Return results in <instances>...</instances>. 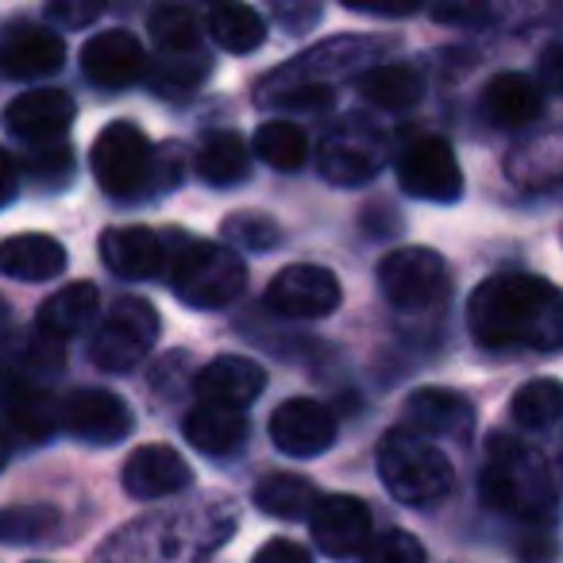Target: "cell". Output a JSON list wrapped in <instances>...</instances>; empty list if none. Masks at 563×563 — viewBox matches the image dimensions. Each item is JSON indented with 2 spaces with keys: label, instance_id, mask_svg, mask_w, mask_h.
<instances>
[{
  "label": "cell",
  "instance_id": "cell-20",
  "mask_svg": "<svg viewBox=\"0 0 563 563\" xmlns=\"http://www.w3.org/2000/svg\"><path fill=\"white\" fill-rule=\"evenodd\" d=\"M124 490L132 498H166L189 486V463L166 444H143L124 463Z\"/></svg>",
  "mask_w": 563,
  "mask_h": 563
},
{
  "label": "cell",
  "instance_id": "cell-9",
  "mask_svg": "<svg viewBox=\"0 0 563 563\" xmlns=\"http://www.w3.org/2000/svg\"><path fill=\"white\" fill-rule=\"evenodd\" d=\"M266 306L278 317L294 321H317V317L336 313L340 306V282L332 271L313 263H294L266 286Z\"/></svg>",
  "mask_w": 563,
  "mask_h": 563
},
{
  "label": "cell",
  "instance_id": "cell-18",
  "mask_svg": "<svg viewBox=\"0 0 563 563\" xmlns=\"http://www.w3.org/2000/svg\"><path fill=\"white\" fill-rule=\"evenodd\" d=\"M143 47L132 32L112 27V32H97L93 40L81 47V70L93 86L101 89H124L143 74Z\"/></svg>",
  "mask_w": 563,
  "mask_h": 563
},
{
  "label": "cell",
  "instance_id": "cell-32",
  "mask_svg": "<svg viewBox=\"0 0 563 563\" xmlns=\"http://www.w3.org/2000/svg\"><path fill=\"white\" fill-rule=\"evenodd\" d=\"M151 40L158 43L163 55L174 58H194V51L201 47V27H197V16L181 4H166V9L151 12ZM201 55V51H197Z\"/></svg>",
  "mask_w": 563,
  "mask_h": 563
},
{
  "label": "cell",
  "instance_id": "cell-39",
  "mask_svg": "<svg viewBox=\"0 0 563 563\" xmlns=\"http://www.w3.org/2000/svg\"><path fill=\"white\" fill-rule=\"evenodd\" d=\"M251 563H313V555H309L301 544H294V540L274 537V540H266V544L258 548Z\"/></svg>",
  "mask_w": 563,
  "mask_h": 563
},
{
  "label": "cell",
  "instance_id": "cell-4",
  "mask_svg": "<svg viewBox=\"0 0 563 563\" xmlns=\"http://www.w3.org/2000/svg\"><path fill=\"white\" fill-rule=\"evenodd\" d=\"M93 178L101 181L104 194L120 201L140 197L143 186H166L151 140L132 120H112L93 140Z\"/></svg>",
  "mask_w": 563,
  "mask_h": 563
},
{
  "label": "cell",
  "instance_id": "cell-21",
  "mask_svg": "<svg viewBox=\"0 0 563 563\" xmlns=\"http://www.w3.org/2000/svg\"><path fill=\"white\" fill-rule=\"evenodd\" d=\"M478 109H483L486 124H494V128H525L544 109V89H540L529 74L509 70V74H498V78L483 89Z\"/></svg>",
  "mask_w": 563,
  "mask_h": 563
},
{
  "label": "cell",
  "instance_id": "cell-14",
  "mask_svg": "<svg viewBox=\"0 0 563 563\" xmlns=\"http://www.w3.org/2000/svg\"><path fill=\"white\" fill-rule=\"evenodd\" d=\"M74 97L63 89H32L4 109V128L35 147H55L74 124Z\"/></svg>",
  "mask_w": 563,
  "mask_h": 563
},
{
  "label": "cell",
  "instance_id": "cell-15",
  "mask_svg": "<svg viewBox=\"0 0 563 563\" xmlns=\"http://www.w3.org/2000/svg\"><path fill=\"white\" fill-rule=\"evenodd\" d=\"M197 406H217V409H243L266 390V371L247 355H217L201 375L194 378Z\"/></svg>",
  "mask_w": 563,
  "mask_h": 563
},
{
  "label": "cell",
  "instance_id": "cell-26",
  "mask_svg": "<svg viewBox=\"0 0 563 563\" xmlns=\"http://www.w3.org/2000/svg\"><path fill=\"white\" fill-rule=\"evenodd\" d=\"M321 501L317 486L301 475H290V471H278V475H266L263 483L255 486V506L271 517H282V521H298V517H309Z\"/></svg>",
  "mask_w": 563,
  "mask_h": 563
},
{
  "label": "cell",
  "instance_id": "cell-44",
  "mask_svg": "<svg viewBox=\"0 0 563 563\" xmlns=\"http://www.w3.org/2000/svg\"><path fill=\"white\" fill-rule=\"evenodd\" d=\"M9 455H12V440H9V432L0 429V471L9 467Z\"/></svg>",
  "mask_w": 563,
  "mask_h": 563
},
{
  "label": "cell",
  "instance_id": "cell-29",
  "mask_svg": "<svg viewBox=\"0 0 563 563\" xmlns=\"http://www.w3.org/2000/svg\"><path fill=\"white\" fill-rule=\"evenodd\" d=\"M209 32L228 55H251L266 40L263 16L255 9H247V4H217L209 12Z\"/></svg>",
  "mask_w": 563,
  "mask_h": 563
},
{
  "label": "cell",
  "instance_id": "cell-35",
  "mask_svg": "<svg viewBox=\"0 0 563 563\" xmlns=\"http://www.w3.org/2000/svg\"><path fill=\"white\" fill-rule=\"evenodd\" d=\"M360 563H424V544L406 529H390L383 537H371L360 552Z\"/></svg>",
  "mask_w": 563,
  "mask_h": 563
},
{
  "label": "cell",
  "instance_id": "cell-43",
  "mask_svg": "<svg viewBox=\"0 0 563 563\" xmlns=\"http://www.w3.org/2000/svg\"><path fill=\"white\" fill-rule=\"evenodd\" d=\"M432 16L437 20H475V16H483L478 9H432Z\"/></svg>",
  "mask_w": 563,
  "mask_h": 563
},
{
  "label": "cell",
  "instance_id": "cell-2",
  "mask_svg": "<svg viewBox=\"0 0 563 563\" xmlns=\"http://www.w3.org/2000/svg\"><path fill=\"white\" fill-rule=\"evenodd\" d=\"M483 501L529 529H552L560 521V494L548 460L532 444L506 432L486 440Z\"/></svg>",
  "mask_w": 563,
  "mask_h": 563
},
{
  "label": "cell",
  "instance_id": "cell-24",
  "mask_svg": "<svg viewBox=\"0 0 563 563\" xmlns=\"http://www.w3.org/2000/svg\"><path fill=\"white\" fill-rule=\"evenodd\" d=\"M97 309H101V294H97L93 282H70V286H63V290L43 301L35 324H40V336L63 344L66 336H74V332H81L93 321Z\"/></svg>",
  "mask_w": 563,
  "mask_h": 563
},
{
  "label": "cell",
  "instance_id": "cell-34",
  "mask_svg": "<svg viewBox=\"0 0 563 563\" xmlns=\"http://www.w3.org/2000/svg\"><path fill=\"white\" fill-rule=\"evenodd\" d=\"M220 235H224L228 247H243V251H271L278 247L282 240V228L274 224L271 217L263 212H235L220 224Z\"/></svg>",
  "mask_w": 563,
  "mask_h": 563
},
{
  "label": "cell",
  "instance_id": "cell-28",
  "mask_svg": "<svg viewBox=\"0 0 563 563\" xmlns=\"http://www.w3.org/2000/svg\"><path fill=\"white\" fill-rule=\"evenodd\" d=\"M360 93L378 109L401 112L424 97V78L409 66H375L360 78Z\"/></svg>",
  "mask_w": 563,
  "mask_h": 563
},
{
  "label": "cell",
  "instance_id": "cell-19",
  "mask_svg": "<svg viewBox=\"0 0 563 563\" xmlns=\"http://www.w3.org/2000/svg\"><path fill=\"white\" fill-rule=\"evenodd\" d=\"M0 421H4L9 437L24 440V444H47L58 432V401L40 383L16 378L0 401Z\"/></svg>",
  "mask_w": 563,
  "mask_h": 563
},
{
  "label": "cell",
  "instance_id": "cell-33",
  "mask_svg": "<svg viewBox=\"0 0 563 563\" xmlns=\"http://www.w3.org/2000/svg\"><path fill=\"white\" fill-rule=\"evenodd\" d=\"M58 532L55 506H9L0 509V540L4 544H43Z\"/></svg>",
  "mask_w": 563,
  "mask_h": 563
},
{
  "label": "cell",
  "instance_id": "cell-6",
  "mask_svg": "<svg viewBox=\"0 0 563 563\" xmlns=\"http://www.w3.org/2000/svg\"><path fill=\"white\" fill-rule=\"evenodd\" d=\"M155 336H158V313L151 309V301L120 298L104 313L93 340H89V360H93L97 371L128 375V371H135V363H143V355L151 352Z\"/></svg>",
  "mask_w": 563,
  "mask_h": 563
},
{
  "label": "cell",
  "instance_id": "cell-30",
  "mask_svg": "<svg viewBox=\"0 0 563 563\" xmlns=\"http://www.w3.org/2000/svg\"><path fill=\"white\" fill-rule=\"evenodd\" d=\"M255 155L263 158L271 170L290 174L306 163L309 140H306V132H301V124H294V120H271V124H263L255 132Z\"/></svg>",
  "mask_w": 563,
  "mask_h": 563
},
{
  "label": "cell",
  "instance_id": "cell-27",
  "mask_svg": "<svg viewBox=\"0 0 563 563\" xmlns=\"http://www.w3.org/2000/svg\"><path fill=\"white\" fill-rule=\"evenodd\" d=\"M251 170V151L235 132H212L209 140L197 147V174L212 186H232V181L247 178Z\"/></svg>",
  "mask_w": 563,
  "mask_h": 563
},
{
  "label": "cell",
  "instance_id": "cell-38",
  "mask_svg": "<svg viewBox=\"0 0 563 563\" xmlns=\"http://www.w3.org/2000/svg\"><path fill=\"white\" fill-rule=\"evenodd\" d=\"M205 74V58H178V63H163L155 70V78H151V86L155 89H189L197 78Z\"/></svg>",
  "mask_w": 563,
  "mask_h": 563
},
{
  "label": "cell",
  "instance_id": "cell-42",
  "mask_svg": "<svg viewBox=\"0 0 563 563\" xmlns=\"http://www.w3.org/2000/svg\"><path fill=\"white\" fill-rule=\"evenodd\" d=\"M540 70H544V86L555 89V93H563V43H560V47L548 51L544 66H540Z\"/></svg>",
  "mask_w": 563,
  "mask_h": 563
},
{
  "label": "cell",
  "instance_id": "cell-8",
  "mask_svg": "<svg viewBox=\"0 0 563 563\" xmlns=\"http://www.w3.org/2000/svg\"><path fill=\"white\" fill-rule=\"evenodd\" d=\"M398 181L409 197L432 205H452L463 194V170L455 151L440 135H417L398 155Z\"/></svg>",
  "mask_w": 563,
  "mask_h": 563
},
{
  "label": "cell",
  "instance_id": "cell-3",
  "mask_svg": "<svg viewBox=\"0 0 563 563\" xmlns=\"http://www.w3.org/2000/svg\"><path fill=\"white\" fill-rule=\"evenodd\" d=\"M378 475L386 490L413 509H432L455 490V467L432 440L394 429L378 444Z\"/></svg>",
  "mask_w": 563,
  "mask_h": 563
},
{
  "label": "cell",
  "instance_id": "cell-37",
  "mask_svg": "<svg viewBox=\"0 0 563 563\" xmlns=\"http://www.w3.org/2000/svg\"><path fill=\"white\" fill-rule=\"evenodd\" d=\"M70 166H74V158H70V147L66 143H55V147H43L40 155H32V163H27V170L35 174V178H43V181H66L70 178Z\"/></svg>",
  "mask_w": 563,
  "mask_h": 563
},
{
  "label": "cell",
  "instance_id": "cell-22",
  "mask_svg": "<svg viewBox=\"0 0 563 563\" xmlns=\"http://www.w3.org/2000/svg\"><path fill=\"white\" fill-rule=\"evenodd\" d=\"M101 258L120 278H155L163 271V240L151 228H109L101 235Z\"/></svg>",
  "mask_w": 563,
  "mask_h": 563
},
{
  "label": "cell",
  "instance_id": "cell-10",
  "mask_svg": "<svg viewBox=\"0 0 563 563\" xmlns=\"http://www.w3.org/2000/svg\"><path fill=\"white\" fill-rule=\"evenodd\" d=\"M58 424L81 444L109 448L132 432L135 417L128 401L112 390H74L70 398L58 406Z\"/></svg>",
  "mask_w": 563,
  "mask_h": 563
},
{
  "label": "cell",
  "instance_id": "cell-45",
  "mask_svg": "<svg viewBox=\"0 0 563 563\" xmlns=\"http://www.w3.org/2000/svg\"><path fill=\"white\" fill-rule=\"evenodd\" d=\"M4 321H9V309H4V301H0V329H4Z\"/></svg>",
  "mask_w": 563,
  "mask_h": 563
},
{
  "label": "cell",
  "instance_id": "cell-11",
  "mask_svg": "<svg viewBox=\"0 0 563 563\" xmlns=\"http://www.w3.org/2000/svg\"><path fill=\"white\" fill-rule=\"evenodd\" d=\"M66 63V43L58 32L16 20L0 32V74L9 81H35L58 74Z\"/></svg>",
  "mask_w": 563,
  "mask_h": 563
},
{
  "label": "cell",
  "instance_id": "cell-23",
  "mask_svg": "<svg viewBox=\"0 0 563 563\" xmlns=\"http://www.w3.org/2000/svg\"><path fill=\"white\" fill-rule=\"evenodd\" d=\"M66 271V247L55 235L24 232L0 243V274L20 282H47Z\"/></svg>",
  "mask_w": 563,
  "mask_h": 563
},
{
  "label": "cell",
  "instance_id": "cell-5",
  "mask_svg": "<svg viewBox=\"0 0 563 563\" xmlns=\"http://www.w3.org/2000/svg\"><path fill=\"white\" fill-rule=\"evenodd\" d=\"M243 282H247L243 258L232 247H224V243H209V240L189 243L174 258V271H170L174 294L194 309L228 306V301H235L243 294Z\"/></svg>",
  "mask_w": 563,
  "mask_h": 563
},
{
  "label": "cell",
  "instance_id": "cell-13",
  "mask_svg": "<svg viewBox=\"0 0 563 563\" xmlns=\"http://www.w3.org/2000/svg\"><path fill=\"white\" fill-rule=\"evenodd\" d=\"M309 529H313V544L332 560H347L360 555L371 540V509L367 501L352 498V494H329L317 501L309 514Z\"/></svg>",
  "mask_w": 563,
  "mask_h": 563
},
{
  "label": "cell",
  "instance_id": "cell-25",
  "mask_svg": "<svg viewBox=\"0 0 563 563\" xmlns=\"http://www.w3.org/2000/svg\"><path fill=\"white\" fill-rule=\"evenodd\" d=\"M186 440L205 455H228L247 440V417L235 409H217V406H194L181 421Z\"/></svg>",
  "mask_w": 563,
  "mask_h": 563
},
{
  "label": "cell",
  "instance_id": "cell-40",
  "mask_svg": "<svg viewBox=\"0 0 563 563\" xmlns=\"http://www.w3.org/2000/svg\"><path fill=\"white\" fill-rule=\"evenodd\" d=\"M16 194H20V170H16V163H12L9 151L0 147V209L12 205V197Z\"/></svg>",
  "mask_w": 563,
  "mask_h": 563
},
{
  "label": "cell",
  "instance_id": "cell-31",
  "mask_svg": "<svg viewBox=\"0 0 563 563\" xmlns=\"http://www.w3.org/2000/svg\"><path fill=\"white\" fill-rule=\"evenodd\" d=\"M509 413L521 429H548L563 417V383L555 378H532L509 401Z\"/></svg>",
  "mask_w": 563,
  "mask_h": 563
},
{
  "label": "cell",
  "instance_id": "cell-16",
  "mask_svg": "<svg viewBox=\"0 0 563 563\" xmlns=\"http://www.w3.org/2000/svg\"><path fill=\"white\" fill-rule=\"evenodd\" d=\"M383 166V140L355 120L352 128H336L321 143V174L332 186H363Z\"/></svg>",
  "mask_w": 563,
  "mask_h": 563
},
{
  "label": "cell",
  "instance_id": "cell-17",
  "mask_svg": "<svg viewBox=\"0 0 563 563\" xmlns=\"http://www.w3.org/2000/svg\"><path fill=\"white\" fill-rule=\"evenodd\" d=\"M406 424L401 429L417 432L424 440H440V437H452L463 440L475 424V409L463 394L444 390V386H421L406 398V409H401Z\"/></svg>",
  "mask_w": 563,
  "mask_h": 563
},
{
  "label": "cell",
  "instance_id": "cell-7",
  "mask_svg": "<svg viewBox=\"0 0 563 563\" xmlns=\"http://www.w3.org/2000/svg\"><path fill=\"white\" fill-rule=\"evenodd\" d=\"M378 282L390 306L421 313L437 301L448 298L452 290V274L448 263L432 247H398L378 263Z\"/></svg>",
  "mask_w": 563,
  "mask_h": 563
},
{
  "label": "cell",
  "instance_id": "cell-36",
  "mask_svg": "<svg viewBox=\"0 0 563 563\" xmlns=\"http://www.w3.org/2000/svg\"><path fill=\"white\" fill-rule=\"evenodd\" d=\"M101 12H104L101 0H55V4H47V20L58 27H66V32L93 24Z\"/></svg>",
  "mask_w": 563,
  "mask_h": 563
},
{
  "label": "cell",
  "instance_id": "cell-1",
  "mask_svg": "<svg viewBox=\"0 0 563 563\" xmlns=\"http://www.w3.org/2000/svg\"><path fill=\"white\" fill-rule=\"evenodd\" d=\"M467 324L494 352H555L563 347V290L537 274H498L471 294Z\"/></svg>",
  "mask_w": 563,
  "mask_h": 563
},
{
  "label": "cell",
  "instance_id": "cell-41",
  "mask_svg": "<svg viewBox=\"0 0 563 563\" xmlns=\"http://www.w3.org/2000/svg\"><path fill=\"white\" fill-rule=\"evenodd\" d=\"M347 9L363 12V16H413L417 4H363V0H347Z\"/></svg>",
  "mask_w": 563,
  "mask_h": 563
},
{
  "label": "cell",
  "instance_id": "cell-12",
  "mask_svg": "<svg viewBox=\"0 0 563 563\" xmlns=\"http://www.w3.org/2000/svg\"><path fill=\"white\" fill-rule=\"evenodd\" d=\"M271 440L294 460L321 455L336 440V417L313 398H290L271 413Z\"/></svg>",
  "mask_w": 563,
  "mask_h": 563
}]
</instances>
